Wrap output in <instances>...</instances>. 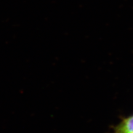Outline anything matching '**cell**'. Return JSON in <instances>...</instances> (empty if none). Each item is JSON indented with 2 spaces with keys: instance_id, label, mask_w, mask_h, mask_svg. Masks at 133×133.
I'll use <instances>...</instances> for the list:
<instances>
[{
  "instance_id": "obj_1",
  "label": "cell",
  "mask_w": 133,
  "mask_h": 133,
  "mask_svg": "<svg viewBox=\"0 0 133 133\" xmlns=\"http://www.w3.org/2000/svg\"><path fill=\"white\" fill-rule=\"evenodd\" d=\"M115 133H133V115L121 121L116 126Z\"/></svg>"
}]
</instances>
